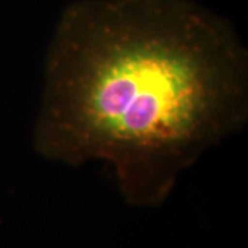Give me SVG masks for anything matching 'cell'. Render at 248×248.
Here are the masks:
<instances>
[{"mask_svg":"<svg viewBox=\"0 0 248 248\" xmlns=\"http://www.w3.org/2000/svg\"><path fill=\"white\" fill-rule=\"evenodd\" d=\"M247 117L248 54L225 18L193 0H78L46 55L33 148L102 160L127 203L157 207Z\"/></svg>","mask_w":248,"mask_h":248,"instance_id":"1","label":"cell"}]
</instances>
